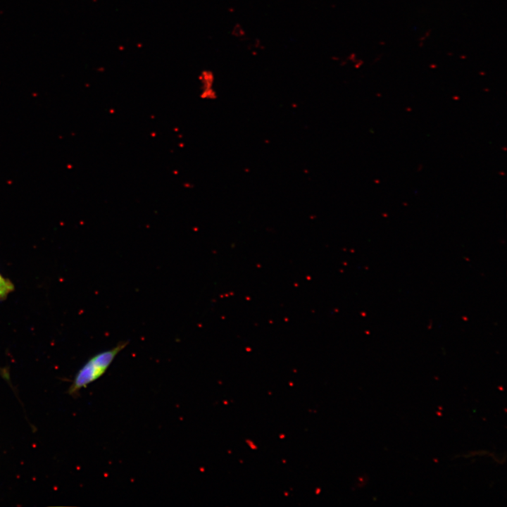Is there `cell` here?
<instances>
[{
    "mask_svg": "<svg viewBox=\"0 0 507 507\" xmlns=\"http://www.w3.org/2000/svg\"><path fill=\"white\" fill-rule=\"evenodd\" d=\"M128 342H120L111 349L102 351L89 358L76 373L68 389V394L77 396L82 388L102 377L117 355L123 350Z\"/></svg>",
    "mask_w": 507,
    "mask_h": 507,
    "instance_id": "cell-1",
    "label": "cell"
},
{
    "mask_svg": "<svg viewBox=\"0 0 507 507\" xmlns=\"http://www.w3.org/2000/svg\"><path fill=\"white\" fill-rule=\"evenodd\" d=\"M14 289L13 283L0 273V300L6 299Z\"/></svg>",
    "mask_w": 507,
    "mask_h": 507,
    "instance_id": "cell-2",
    "label": "cell"
}]
</instances>
